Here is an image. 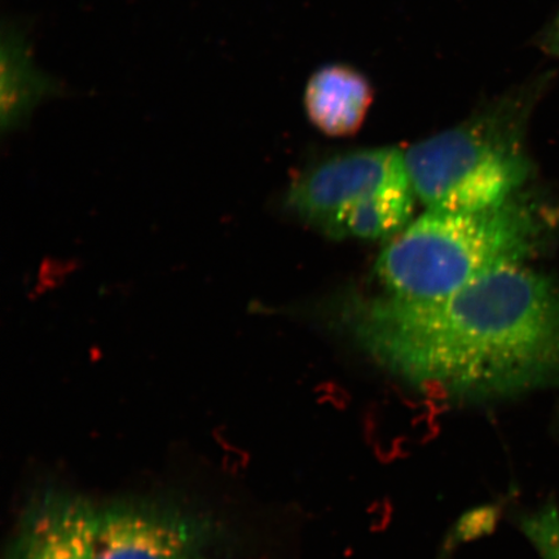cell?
Masks as SVG:
<instances>
[{"label": "cell", "instance_id": "cell-1", "mask_svg": "<svg viewBox=\"0 0 559 559\" xmlns=\"http://www.w3.org/2000/svg\"><path fill=\"white\" fill-rule=\"evenodd\" d=\"M342 320L386 372L447 401H502L559 384V282L524 265L443 297L352 299Z\"/></svg>", "mask_w": 559, "mask_h": 559}, {"label": "cell", "instance_id": "cell-2", "mask_svg": "<svg viewBox=\"0 0 559 559\" xmlns=\"http://www.w3.org/2000/svg\"><path fill=\"white\" fill-rule=\"evenodd\" d=\"M555 228L549 207L522 192L478 210H428L382 250L376 276L389 295L443 297L523 265L547 247Z\"/></svg>", "mask_w": 559, "mask_h": 559}, {"label": "cell", "instance_id": "cell-3", "mask_svg": "<svg viewBox=\"0 0 559 559\" xmlns=\"http://www.w3.org/2000/svg\"><path fill=\"white\" fill-rule=\"evenodd\" d=\"M548 79L516 88L405 151L416 198L429 210L461 212L498 205L521 193L534 169L526 145L528 120Z\"/></svg>", "mask_w": 559, "mask_h": 559}, {"label": "cell", "instance_id": "cell-4", "mask_svg": "<svg viewBox=\"0 0 559 559\" xmlns=\"http://www.w3.org/2000/svg\"><path fill=\"white\" fill-rule=\"evenodd\" d=\"M404 152L384 146L345 153L300 174L284 207L331 239H393L415 206Z\"/></svg>", "mask_w": 559, "mask_h": 559}, {"label": "cell", "instance_id": "cell-5", "mask_svg": "<svg viewBox=\"0 0 559 559\" xmlns=\"http://www.w3.org/2000/svg\"><path fill=\"white\" fill-rule=\"evenodd\" d=\"M205 539L175 510L116 504L97 509L94 559H205Z\"/></svg>", "mask_w": 559, "mask_h": 559}, {"label": "cell", "instance_id": "cell-6", "mask_svg": "<svg viewBox=\"0 0 559 559\" xmlns=\"http://www.w3.org/2000/svg\"><path fill=\"white\" fill-rule=\"evenodd\" d=\"M96 512L80 496H41L21 520L7 559H94Z\"/></svg>", "mask_w": 559, "mask_h": 559}, {"label": "cell", "instance_id": "cell-7", "mask_svg": "<svg viewBox=\"0 0 559 559\" xmlns=\"http://www.w3.org/2000/svg\"><path fill=\"white\" fill-rule=\"evenodd\" d=\"M304 103L311 124L324 135L352 136L372 107L373 87L365 74L352 67L325 66L307 82Z\"/></svg>", "mask_w": 559, "mask_h": 559}, {"label": "cell", "instance_id": "cell-8", "mask_svg": "<svg viewBox=\"0 0 559 559\" xmlns=\"http://www.w3.org/2000/svg\"><path fill=\"white\" fill-rule=\"evenodd\" d=\"M62 93L59 81L35 64L23 24L5 20L2 27V130L11 132L31 121L41 102Z\"/></svg>", "mask_w": 559, "mask_h": 559}, {"label": "cell", "instance_id": "cell-9", "mask_svg": "<svg viewBox=\"0 0 559 559\" xmlns=\"http://www.w3.org/2000/svg\"><path fill=\"white\" fill-rule=\"evenodd\" d=\"M519 527L540 559H559V508L555 501L521 514Z\"/></svg>", "mask_w": 559, "mask_h": 559}, {"label": "cell", "instance_id": "cell-10", "mask_svg": "<svg viewBox=\"0 0 559 559\" xmlns=\"http://www.w3.org/2000/svg\"><path fill=\"white\" fill-rule=\"evenodd\" d=\"M537 41H539V47L545 53L559 59V11L544 27Z\"/></svg>", "mask_w": 559, "mask_h": 559}, {"label": "cell", "instance_id": "cell-11", "mask_svg": "<svg viewBox=\"0 0 559 559\" xmlns=\"http://www.w3.org/2000/svg\"><path fill=\"white\" fill-rule=\"evenodd\" d=\"M557 429H558V436H559V412H558V415H557Z\"/></svg>", "mask_w": 559, "mask_h": 559}]
</instances>
